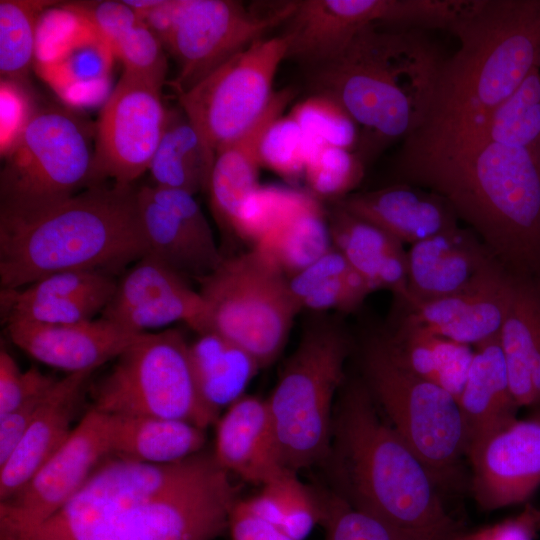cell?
I'll list each match as a JSON object with an SVG mask.
<instances>
[{"instance_id":"6da1fadb","label":"cell","mask_w":540,"mask_h":540,"mask_svg":"<svg viewBox=\"0 0 540 540\" xmlns=\"http://www.w3.org/2000/svg\"><path fill=\"white\" fill-rule=\"evenodd\" d=\"M229 475L109 457L51 518L0 540H214L239 499Z\"/></svg>"},{"instance_id":"7a4b0ae2","label":"cell","mask_w":540,"mask_h":540,"mask_svg":"<svg viewBox=\"0 0 540 540\" xmlns=\"http://www.w3.org/2000/svg\"><path fill=\"white\" fill-rule=\"evenodd\" d=\"M450 31L459 45L442 64L424 120L404 139L402 178L466 149L537 66L540 0H471Z\"/></svg>"},{"instance_id":"3957f363","label":"cell","mask_w":540,"mask_h":540,"mask_svg":"<svg viewBox=\"0 0 540 540\" xmlns=\"http://www.w3.org/2000/svg\"><path fill=\"white\" fill-rule=\"evenodd\" d=\"M324 463L333 492L358 510L420 540H454L461 531L426 466L379 416L362 378L345 381L340 390Z\"/></svg>"},{"instance_id":"277c9868","label":"cell","mask_w":540,"mask_h":540,"mask_svg":"<svg viewBox=\"0 0 540 540\" xmlns=\"http://www.w3.org/2000/svg\"><path fill=\"white\" fill-rule=\"evenodd\" d=\"M146 254L132 186L101 183L33 209H0L1 289L63 271L113 275Z\"/></svg>"},{"instance_id":"5b68a950","label":"cell","mask_w":540,"mask_h":540,"mask_svg":"<svg viewBox=\"0 0 540 540\" xmlns=\"http://www.w3.org/2000/svg\"><path fill=\"white\" fill-rule=\"evenodd\" d=\"M444 60L420 29L368 25L333 58L311 67V82L362 129L357 148L363 160L420 126Z\"/></svg>"},{"instance_id":"8992f818","label":"cell","mask_w":540,"mask_h":540,"mask_svg":"<svg viewBox=\"0 0 540 540\" xmlns=\"http://www.w3.org/2000/svg\"><path fill=\"white\" fill-rule=\"evenodd\" d=\"M406 181L443 197L510 274L540 282V150L483 142Z\"/></svg>"},{"instance_id":"52a82bcc","label":"cell","mask_w":540,"mask_h":540,"mask_svg":"<svg viewBox=\"0 0 540 540\" xmlns=\"http://www.w3.org/2000/svg\"><path fill=\"white\" fill-rule=\"evenodd\" d=\"M351 340L337 318L317 314L285 363L266 399L278 458L299 472L329 455L335 398L345 383Z\"/></svg>"},{"instance_id":"ba28073f","label":"cell","mask_w":540,"mask_h":540,"mask_svg":"<svg viewBox=\"0 0 540 540\" xmlns=\"http://www.w3.org/2000/svg\"><path fill=\"white\" fill-rule=\"evenodd\" d=\"M209 330L249 352L261 367L282 352L300 312L283 271L261 250L225 256L199 280Z\"/></svg>"},{"instance_id":"9c48e42d","label":"cell","mask_w":540,"mask_h":540,"mask_svg":"<svg viewBox=\"0 0 540 540\" xmlns=\"http://www.w3.org/2000/svg\"><path fill=\"white\" fill-rule=\"evenodd\" d=\"M361 357L362 379L390 425L438 486L456 480L465 456L464 426L457 400L399 365L386 351L378 333L364 341Z\"/></svg>"},{"instance_id":"30bf717a","label":"cell","mask_w":540,"mask_h":540,"mask_svg":"<svg viewBox=\"0 0 540 540\" xmlns=\"http://www.w3.org/2000/svg\"><path fill=\"white\" fill-rule=\"evenodd\" d=\"M89 392L91 407L106 414L175 419L205 430L220 418L199 395L189 342L178 329L142 333Z\"/></svg>"},{"instance_id":"8fae6325","label":"cell","mask_w":540,"mask_h":540,"mask_svg":"<svg viewBox=\"0 0 540 540\" xmlns=\"http://www.w3.org/2000/svg\"><path fill=\"white\" fill-rule=\"evenodd\" d=\"M90 139L74 111L57 105L33 110L2 154L0 209H33L93 186Z\"/></svg>"},{"instance_id":"7c38bea8","label":"cell","mask_w":540,"mask_h":540,"mask_svg":"<svg viewBox=\"0 0 540 540\" xmlns=\"http://www.w3.org/2000/svg\"><path fill=\"white\" fill-rule=\"evenodd\" d=\"M289 45L286 34L259 39L178 94L179 106L216 154L266 110Z\"/></svg>"},{"instance_id":"4fadbf2b","label":"cell","mask_w":540,"mask_h":540,"mask_svg":"<svg viewBox=\"0 0 540 540\" xmlns=\"http://www.w3.org/2000/svg\"><path fill=\"white\" fill-rule=\"evenodd\" d=\"M290 2L269 12H254L229 0H178L173 26L164 48L177 64L171 86L184 93L273 27L289 20Z\"/></svg>"},{"instance_id":"5bb4252c","label":"cell","mask_w":540,"mask_h":540,"mask_svg":"<svg viewBox=\"0 0 540 540\" xmlns=\"http://www.w3.org/2000/svg\"><path fill=\"white\" fill-rule=\"evenodd\" d=\"M167 109L161 88L123 72L108 95L95 131L94 185L132 186L146 172L161 140Z\"/></svg>"},{"instance_id":"9a60e30c","label":"cell","mask_w":540,"mask_h":540,"mask_svg":"<svg viewBox=\"0 0 540 540\" xmlns=\"http://www.w3.org/2000/svg\"><path fill=\"white\" fill-rule=\"evenodd\" d=\"M111 456L109 416L90 407L25 486L0 502V537L36 527L61 510Z\"/></svg>"},{"instance_id":"2e32d148","label":"cell","mask_w":540,"mask_h":540,"mask_svg":"<svg viewBox=\"0 0 540 540\" xmlns=\"http://www.w3.org/2000/svg\"><path fill=\"white\" fill-rule=\"evenodd\" d=\"M136 197L146 255L196 281L220 266L225 255L194 195L145 185L136 189Z\"/></svg>"},{"instance_id":"e0dca14e","label":"cell","mask_w":540,"mask_h":540,"mask_svg":"<svg viewBox=\"0 0 540 540\" xmlns=\"http://www.w3.org/2000/svg\"><path fill=\"white\" fill-rule=\"evenodd\" d=\"M101 317L139 334L175 322L197 334L209 330L207 306L199 291L150 255L139 259L117 281Z\"/></svg>"},{"instance_id":"ac0fdd59","label":"cell","mask_w":540,"mask_h":540,"mask_svg":"<svg viewBox=\"0 0 540 540\" xmlns=\"http://www.w3.org/2000/svg\"><path fill=\"white\" fill-rule=\"evenodd\" d=\"M466 457L472 469L471 491L482 510L527 502L540 486V405Z\"/></svg>"},{"instance_id":"d6986e66","label":"cell","mask_w":540,"mask_h":540,"mask_svg":"<svg viewBox=\"0 0 540 540\" xmlns=\"http://www.w3.org/2000/svg\"><path fill=\"white\" fill-rule=\"evenodd\" d=\"M515 280V276L499 265L462 292L398 305L401 309L398 319L474 347L499 335Z\"/></svg>"},{"instance_id":"ffe728a7","label":"cell","mask_w":540,"mask_h":540,"mask_svg":"<svg viewBox=\"0 0 540 540\" xmlns=\"http://www.w3.org/2000/svg\"><path fill=\"white\" fill-rule=\"evenodd\" d=\"M10 340L28 355L69 373L94 371L116 359L142 333H133L101 317L72 324L27 320L5 323Z\"/></svg>"},{"instance_id":"44dd1931","label":"cell","mask_w":540,"mask_h":540,"mask_svg":"<svg viewBox=\"0 0 540 540\" xmlns=\"http://www.w3.org/2000/svg\"><path fill=\"white\" fill-rule=\"evenodd\" d=\"M405 306L474 286L501 265L472 231L457 227L410 245Z\"/></svg>"},{"instance_id":"7402d4cb","label":"cell","mask_w":540,"mask_h":540,"mask_svg":"<svg viewBox=\"0 0 540 540\" xmlns=\"http://www.w3.org/2000/svg\"><path fill=\"white\" fill-rule=\"evenodd\" d=\"M92 373H69L52 387L22 440L0 466V502L20 491L67 440L89 392Z\"/></svg>"},{"instance_id":"603a6c76","label":"cell","mask_w":540,"mask_h":540,"mask_svg":"<svg viewBox=\"0 0 540 540\" xmlns=\"http://www.w3.org/2000/svg\"><path fill=\"white\" fill-rule=\"evenodd\" d=\"M334 203L403 244L412 245L459 227L457 215L443 197L407 183L351 193Z\"/></svg>"},{"instance_id":"cb8c5ba5","label":"cell","mask_w":540,"mask_h":540,"mask_svg":"<svg viewBox=\"0 0 540 540\" xmlns=\"http://www.w3.org/2000/svg\"><path fill=\"white\" fill-rule=\"evenodd\" d=\"M215 425L212 456L224 471L262 486L284 469L266 399L244 395L221 414Z\"/></svg>"},{"instance_id":"d4e9b609","label":"cell","mask_w":540,"mask_h":540,"mask_svg":"<svg viewBox=\"0 0 540 540\" xmlns=\"http://www.w3.org/2000/svg\"><path fill=\"white\" fill-rule=\"evenodd\" d=\"M294 94L292 88L275 92L260 118L216 154L208 192L216 221L228 234H233L245 199L260 185L262 138L272 122L283 115Z\"/></svg>"},{"instance_id":"484cf974","label":"cell","mask_w":540,"mask_h":540,"mask_svg":"<svg viewBox=\"0 0 540 540\" xmlns=\"http://www.w3.org/2000/svg\"><path fill=\"white\" fill-rule=\"evenodd\" d=\"M458 404L464 426L465 456L517 419L520 407L511 391L499 335L474 346Z\"/></svg>"},{"instance_id":"4316f807","label":"cell","mask_w":540,"mask_h":540,"mask_svg":"<svg viewBox=\"0 0 540 540\" xmlns=\"http://www.w3.org/2000/svg\"><path fill=\"white\" fill-rule=\"evenodd\" d=\"M333 246L375 290L393 293L398 305L409 301L408 261L403 243L337 203L327 212Z\"/></svg>"},{"instance_id":"83f0119b","label":"cell","mask_w":540,"mask_h":540,"mask_svg":"<svg viewBox=\"0 0 540 540\" xmlns=\"http://www.w3.org/2000/svg\"><path fill=\"white\" fill-rule=\"evenodd\" d=\"M64 8L82 20L119 58L125 73L162 89L167 73L164 47L124 1H81Z\"/></svg>"},{"instance_id":"f1b7e54d","label":"cell","mask_w":540,"mask_h":540,"mask_svg":"<svg viewBox=\"0 0 540 540\" xmlns=\"http://www.w3.org/2000/svg\"><path fill=\"white\" fill-rule=\"evenodd\" d=\"M499 342L518 406H539L540 282L516 277Z\"/></svg>"},{"instance_id":"f546056e","label":"cell","mask_w":540,"mask_h":540,"mask_svg":"<svg viewBox=\"0 0 540 540\" xmlns=\"http://www.w3.org/2000/svg\"><path fill=\"white\" fill-rule=\"evenodd\" d=\"M378 335L386 351L399 365L443 388L458 402L474 347L399 319Z\"/></svg>"},{"instance_id":"4dcf8cb0","label":"cell","mask_w":540,"mask_h":540,"mask_svg":"<svg viewBox=\"0 0 540 540\" xmlns=\"http://www.w3.org/2000/svg\"><path fill=\"white\" fill-rule=\"evenodd\" d=\"M113 457L169 464L202 452L206 430L192 423L151 416L108 414Z\"/></svg>"},{"instance_id":"1f68e13d","label":"cell","mask_w":540,"mask_h":540,"mask_svg":"<svg viewBox=\"0 0 540 540\" xmlns=\"http://www.w3.org/2000/svg\"><path fill=\"white\" fill-rule=\"evenodd\" d=\"M189 357L199 395L218 416L246 395L262 368L249 352L214 331L199 333L189 342Z\"/></svg>"},{"instance_id":"d6a6232c","label":"cell","mask_w":540,"mask_h":540,"mask_svg":"<svg viewBox=\"0 0 540 540\" xmlns=\"http://www.w3.org/2000/svg\"><path fill=\"white\" fill-rule=\"evenodd\" d=\"M216 153L179 106L167 109L161 140L149 165L153 185L195 195L208 191Z\"/></svg>"},{"instance_id":"836d02e7","label":"cell","mask_w":540,"mask_h":540,"mask_svg":"<svg viewBox=\"0 0 540 540\" xmlns=\"http://www.w3.org/2000/svg\"><path fill=\"white\" fill-rule=\"evenodd\" d=\"M113 53L92 31L54 59L39 63L42 76L74 104L105 95Z\"/></svg>"},{"instance_id":"e575fe53","label":"cell","mask_w":540,"mask_h":540,"mask_svg":"<svg viewBox=\"0 0 540 540\" xmlns=\"http://www.w3.org/2000/svg\"><path fill=\"white\" fill-rule=\"evenodd\" d=\"M332 247L327 213L319 199L312 196L279 228L251 248L261 250L290 277Z\"/></svg>"},{"instance_id":"d590c367","label":"cell","mask_w":540,"mask_h":540,"mask_svg":"<svg viewBox=\"0 0 540 540\" xmlns=\"http://www.w3.org/2000/svg\"><path fill=\"white\" fill-rule=\"evenodd\" d=\"M261 487L256 496L244 499L247 507L293 540H305L320 524L319 496L300 481L297 472L284 468Z\"/></svg>"},{"instance_id":"8d00e7d4","label":"cell","mask_w":540,"mask_h":540,"mask_svg":"<svg viewBox=\"0 0 540 540\" xmlns=\"http://www.w3.org/2000/svg\"><path fill=\"white\" fill-rule=\"evenodd\" d=\"M483 142L540 150L538 66H535L511 95L490 113L477 137L463 151Z\"/></svg>"},{"instance_id":"74e56055","label":"cell","mask_w":540,"mask_h":540,"mask_svg":"<svg viewBox=\"0 0 540 540\" xmlns=\"http://www.w3.org/2000/svg\"><path fill=\"white\" fill-rule=\"evenodd\" d=\"M54 2L38 0L0 1V73L2 80L25 78L36 54L39 18Z\"/></svg>"},{"instance_id":"f35d334b","label":"cell","mask_w":540,"mask_h":540,"mask_svg":"<svg viewBox=\"0 0 540 540\" xmlns=\"http://www.w3.org/2000/svg\"><path fill=\"white\" fill-rule=\"evenodd\" d=\"M313 195L279 185H259L244 201L233 235L257 246L279 228Z\"/></svg>"},{"instance_id":"ab89813d","label":"cell","mask_w":540,"mask_h":540,"mask_svg":"<svg viewBox=\"0 0 540 540\" xmlns=\"http://www.w3.org/2000/svg\"><path fill=\"white\" fill-rule=\"evenodd\" d=\"M324 144L307 135L289 114L280 116L266 130L260 145L261 166L297 180L304 176L312 154Z\"/></svg>"},{"instance_id":"60d3db41","label":"cell","mask_w":540,"mask_h":540,"mask_svg":"<svg viewBox=\"0 0 540 540\" xmlns=\"http://www.w3.org/2000/svg\"><path fill=\"white\" fill-rule=\"evenodd\" d=\"M364 176V162L353 151L321 145L309 158L304 178L317 199L333 202L351 194Z\"/></svg>"},{"instance_id":"b9f144b4","label":"cell","mask_w":540,"mask_h":540,"mask_svg":"<svg viewBox=\"0 0 540 540\" xmlns=\"http://www.w3.org/2000/svg\"><path fill=\"white\" fill-rule=\"evenodd\" d=\"M319 499L324 540H420L376 516L354 508L334 492L321 495Z\"/></svg>"},{"instance_id":"7bdbcfd3","label":"cell","mask_w":540,"mask_h":540,"mask_svg":"<svg viewBox=\"0 0 540 540\" xmlns=\"http://www.w3.org/2000/svg\"><path fill=\"white\" fill-rule=\"evenodd\" d=\"M289 115L307 135L321 144L350 151L357 147V124L338 102L328 96L314 94L297 103Z\"/></svg>"},{"instance_id":"ee69618b","label":"cell","mask_w":540,"mask_h":540,"mask_svg":"<svg viewBox=\"0 0 540 540\" xmlns=\"http://www.w3.org/2000/svg\"><path fill=\"white\" fill-rule=\"evenodd\" d=\"M58 379L32 366L21 370L5 349L0 351V417L28 399L50 390Z\"/></svg>"},{"instance_id":"f6af8a7d","label":"cell","mask_w":540,"mask_h":540,"mask_svg":"<svg viewBox=\"0 0 540 540\" xmlns=\"http://www.w3.org/2000/svg\"><path fill=\"white\" fill-rule=\"evenodd\" d=\"M540 531V508L526 503L522 511L500 522L460 531L454 540H535Z\"/></svg>"},{"instance_id":"bcb514c9","label":"cell","mask_w":540,"mask_h":540,"mask_svg":"<svg viewBox=\"0 0 540 540\" xmlns=\"http://www.w3.org/2000/svg\"><path fill=\"white\" fill-rule=\"evenodd\" d=\"M50 390L28 399L0 417V466L6 462L22 440Z\"/></svg>"},{"instance_id":"7dc6e473","label":"cell","mask_w":540,"mask_h":540,"mask_svg":"<svg viewBox=\"0 0 540 540\" xmlns=\"http://www.w3.org/2000/svg\"><path fill=\"white\" fill-rule=\"evenodd\" d=\"M228 530L232 540H293L279 528L255 515L244 499L240 498L231 510Z\"/></svg>"},{"instance_id":"c3c4849f","label":"cell","mask_w":540,"mask_h":540,"mask_svg":"<svg viewBox=\"0 0 540 540\" xmlns=\"http://www.w3.org/2000/svg\"><path fill=\"white\" fill-rule=\"evenodd\" d=\"M12 82L1 81V154L16 139L31 112L25 108V100Z\"/></svg>"},{"instance_id":"681fc988","label":"cell","mask_w":540,"mask_h":540,"mask_svg":"<svg viewBox=\"0 0 540 540\" xmlns=\"http://www.w3.org/2000/svg\"><path fill=\"white\" fill-rule=\"evenodd\" d=\"M537 66L540 68V55H539V58H538Z\"/></svg>"}]
</instances>
